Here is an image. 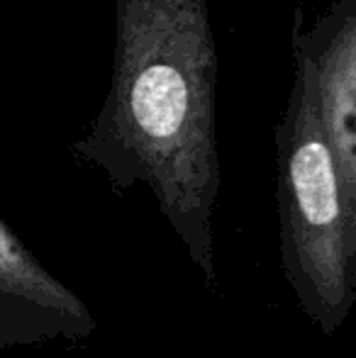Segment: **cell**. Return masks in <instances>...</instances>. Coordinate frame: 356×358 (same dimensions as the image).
<instances>
[{
	"instance_id": "1",
	"label": "cell",
	"mask_w": 356,
	"mask_h": 358,
	"mask_svg": "<svg viewBox=\"0 0 356 358\" xmlns=\"http://www.w3.org/2000/svg\"><path fill=\"white\" fill-rule=\"evenodd\" d=\"M218 49L208 0H115L110 90L76 154L115 188L144 183L210 287L220 190Z\"/></svg>"
},
{
	"instance_id": "2",
	"label": "cell",
	"mask_w": 356,
	"mask_h": 358,
	"mask_svg": "<svg viewBox=\"0 0 356 358\" xmlns=\"http://www.w3.org/2000/svg\"><path fill=\"white\" fill-rule=\"evenodd\" d=\"M278 210L285 280L305 317L337 334L356 305V205L327 139L308 49L278 127Z\"/></svg>"
},
{
	"instance_id": "3",
	"label": "cell",
	"mask_w": 356,
	"mask_h": 358,
	"mask_svg": "<svg viewBox=\"0 0 356 358\" xmlns=\"http://www.w3.org/2000/svg\"><path fill=\"white\" fill-rule=\"evenodd\" d=\"M95 320L83 300L54 278L0 220V349L83 339Z\"/></svg>"
},
{
	"instance_id": "4",
	"label": "cell",
	"mask_w": 356,
	"mask_h": 358,
	"mask_svg": "<svg viewBox=\"0 0 356 358\" xmlns=\"http://www.w3.org/2000/svg\"><path fill=\"white\" fill-rule=\"evenodd\" d=\"M305 49L318 69L327 139L356 205V15L342 20L320 47Z\"/></svg>"
}]
</instances>
